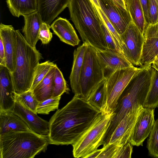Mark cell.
<instances>
[{
	"label": "cell",
	"mask_w": 158,
	"mask_h": 158,
	"mask_svg": "<svg viewBox=\"0 0 158 158\" xmlns=\"http://www.w3.org/2000/svg\"><path fill=\"white\" fill-rule=\"evenodd\" d=\"M102 112L87 101L74 95L65 106L51 118L49 144L73 145L76 143Z\"/></svg>",
	"instance_id": "cell-1"
},
{
	"label": "cell",
	"mask_w": 158,
	"mask_h": 158,
	"mask_svg": "<svg viewBox=\"0 0 158 158\" xmlns=\"http://www.w3.org/2000/svg\"><path fill=\"white\" fill-rule=\"evenodd\" d=\"M71 20L84 43L97 50L108 49L96 7L91 0H70L68 6Z\"/></svg>",
	"instance_id": "cell-2"
},
{
	"label": "cell",
	"mask_w": 158,
	"mask_h": 158,
	"mask_svg": "<svg viewBox=\"0 0 158 158\" xmlns=\"http://www.w3.org/2000/svg\"><path fill=\"white\" fill-rule=\"evenodd\" d=\"M152 72V65L140 67L128 84L118 100L114 115L105 135L108 140L120 121L130 112L143 106L150 86Z\"/></svg>",
	"instance_id": "cell-3"
},
{
	"label": "cell",
	"mask_w": 158,
	"mask_h": 158,
	"mask_svg": "<svg viewBox=\"0 0 158 158\" xmlns=\"http://www.w3.org/2000/svg\"><path fill=\"white\" fill-rule=\"evenodd\" d=\"M48 135L31 130L10 131L0 135V158H33L44 152Z\"/></svg>",
	"instance_id": "cell-4"
},
{
	"label": "cell",
	"mask_w": 158,
	"mask_h": 158,
	"mask_svg": "<svg viewBox=\"0 0 158 158\" xmlns=\"http://www.w3.org/2000/svg\"><path fill=\"white\" fill-rule=\"evenodd\" d=\"M16 31V64L11 73L15 93L19 94L30 89L35 69L42 57L36 48L28 44L19 30Z\"/></svg>",
	"instance_id": "cell-5"
},
{
	"label": "cell",
	"mask_w": 158,
	"mask_h": 158,
	"mask_svg": "<svg viewBox=\"0 0 158 158\" xmlns=\"http://www.w3.org/2000/svg\"><path fill=\"white\" fill-rule=\"evenodd\" d=\"M114 115V112H101L77 142L72 145L74 157L85 158L103 145L105 135Z\"/></svg>",
	"instance_id": "cell-6"
},
{
	"label": "cell",
	"mask_w": 158,
	"mask_h": 158,
	"mask_svg": "<svg viewBox=\"0 0 158 158\" xmlns=\"http://www.w3.org/2000/svg\"><path fill=\"white\" fill-rule=\"evenodd\" d=\"M96 50L93 47L86 44L80 78L78 96L87 101L92 91L105 78Z\"/></svg>",
	"instance_id": "cell-7"
},
{
	"label": "cell",
	"mask_w": 158,
	"mask_h": 158,
	"mask_svg": "<svg viewBox=\"0 0 158 158\" xmlns=\"http://www.w3.org/2000/svg\"><path fill=\"white\" fill-rule=\"evenodd\" d=\"M140 68L134 66L118 69L106 78L107 101L103 112H114L122 92Z\"/></svg>",
	"instance_id": "cell-8"
},
{
	"label": "cell",
	"mask_w": 158,
	"mask_h": 158,
	"mask_svg": "<svg viewBox=\"0 0 158 158\" xmlns=\"http://www.w3.org/2000/svg\"><path fill=\"white\" fill-rule=\"evenodd\" d=\"M123 52L125 58L133 65L139 66V60L145 38L132 21L122 34Z\"/></svg>",
	"instance_id": "cell-9"
},
{
	"label": "cell",
	"mask_w": 158,
	"mask_h": 158,
	"mask_svg": "<svg viewBox=\"0 0 158 158\" xmlns=\"http://www.w3.org/2000/svg\"><path fill=\"white\" fill-rule=\"evenodd\" d=\"M154 109L143 107L134 127L129 142L133 146H143L149 135L155 121Z\"/></svg>",
	"instance_id": "cell-10"
},
{
	"label": "cell",
	"mask_w": 158,
	"mask_h": 158,
	"mask_svg": "<svg viewBox=\"0 0 158 158\" xmlns=\"http://www.w3.org/2000/svg\"><path fill=\"white\" fill-rule=\"evenodd\" d=\"M143 107V106L139 107L125 116L114 129L107 144L116 143L123 146L129 142L139 115Z\"/></svg>",
	"instance_id": "cell-11"
},
{
	"label": "cell",
	"mask_w": 158,
	"mask_h": 158,
	"mask_svg": "<svg viewBox=\"0 0 158 158\" xmlns=\"http://www.w3.org/2000/svg\"><path fill=\"white\" fill-rule=\"evenodd\" d=\"M100 8L120 35L126 31L132 21L127 10L118 8L111 0H99Z\"/></svg>",
	"instance_id": "cell-12"
},
{
	"label": "cell",
	"mask_w": 158,
	"mask_h": 158,
	"mask_svg": "<svg viewBox=\"0 0 158 158\" xmlns=\"http://www.w3.org/2000/svg\"><path fill=\"white\" fill-rule=\"evenodd\" d=\"M15 94L11 72L6 66L0 65V110H13Z\"/></svg>",
	"instance_id": "cell-13"
},
{
	"label": "cell",
	"mask_w": 158,
	"mask_h": 158,
	"mask_svg": "<svg viewBox=\"0 0 158 158\" xmlns=\"http://www.w3.org/2000/svg\"><path fill=\"white\" fill-rule=\"evenodd\" d=\"M96 52L105 78L118 69L134 66L124 56L117 52L109 49L105 50L97 49Z\"/></svg>",
	"instance_id": "cell-14"
},
{
	"label": "cell",
	"mask_w": 158,
	"mask_h": 158,
	"mask_svg": "<svg viewBox=\"0 0 158 158\" xmlns=\"http://www.w3.org/2000/svg\"><path fill=\"white\" fill-rule=\"evenodd\" d=\"M0 38L4 45L6 66L12 73L15 71L16 64L17 41L16 30L12 25L1 23Z\"/></svg>",
	"instance_id": "cell-15"
},
{
	"label": "cell",
	"mask_w": 158,
	"mask_h": 158,
	"mask_svg": "<svg viewBox=\"0 0 158 158\" xmlns=\"http://www.w3.org/2000/svg\"><path fill=\"white\" fill-rule=\"evenodd\" d=\"M12 111L22 118L31 131L41 135H48L49 122L39 117L37 113L16 101Z\"/></svg>",
	"instance_id": "cell-16"
},
{
	"label": "cell",
	"mask_w": 158,
	"mask_h": 158,
	"mask_svg": "<svg viewBox=\"0 0 158 158\" xmlns=\"http://www.w3.org/2000/svg\"><path fill=\"white\" fill-rule=\"evenodd\" d=\"M70 0H37V11L43 22L50 25L68 7Z\"/></svg>",
	"instance_id": "cell-17"
},
{
	"label": "cell",
	"mask_w": 158,
	"mask_h": 158,
	"mask_svg": "<svg viewBox=\"0 0 158 158\" xmlns=\"http://www.w3.org/2000/svg\"><path fill=\"white\" fill-rule=\"evenodd\" d=\"M51 28L60 41L73 46L80 41L74 27L65 18L59 17L51 24Z\"/></svg>",
	"instance_id": "cell-18"
},
{
	"label": "cell",
	"mask_w": 158,
	"mask_h": 158,
	"mask_svg": "<svg viewBox=\"0 0 158 158\" xmlns=\"http://www.w3.org/2000/svg\"><path fill=\"white\" fill-rule=\"evenodd\" d=\"M30 130L25 122L12 110H0V135L10 131Z\"/></svg>",
	"instance_id": "cell-19"
},
{
	"label": "cell",
	"mask_w": 158,
	"mask_h": 158,
	"mask_svg": "<svg viewBox=\"0 0 158 158\" xmlns=\"http://www.w3.org/2000/svg\"><path fill=\"white\" fill-rule=\"evenodd\" d=\"M24 25L22 29L26 41L32 47L36 48L39 39L40 25L43 22L38 12L31 13L23 16Z\"/></svg>",
	"instance_id": "cell-20"
},
{
	"label": "cell",
	"mask_w": 158,
	"mask_h": 158,
	"mask_svg": "<svg viewBox=\"0 0 158 158\" xmlns=\"http://www.w3.org/2000/svg\"><path fill=\"white\" fill-rule=\"evenodd\" d=\"M86 46V43H83L73 52V61L69 80L72 91L77 96L79 94L80 78Z\"/></svg>",
	"instance_id": "cell-21"
},
{
	"label": "cell",
	"mask_w": 158,
	"mask_h": 158,
	"mask_svg": "<svg viewBox=\"0 0 158 158\" xmlns=\"http://www.w3.org/2000/svg\"><path fill=\"white\" fill-rule=\"evenodd\" d=\"M8 8L14 16L19 17L37 11V0H6Z\"/></svg>",
	"instance_id": "cell-22"
},
{
	"label": "cell",
	"mask_w": 158,
	"mask_h": 158,
	"mask_svg": "<svg viewBox=\"0 0 158 158\" xmlns=\"http://www.w3.org/2000/svg\"><path fill=\"white\" fill-rule=\"evenodd\" d=\"M158 55V38H145L139 60V66L152 65Z\"/></svg>",
	"instance_id": "cell-23"
},
{
	"label": "cell",
	"mask_w": 158,
	"mask_h": 158,
	"mask_svg": "<svg viewBox=\"0 0 158 158\" xmlns=\"http://www.w3.org/2000/svg\"><path fill=\"white\" fill-rule=\"evenodd\" d=\"M56 66L52 68L44 78L32 90L34 96L39 102L52 97L53 80Z\"/></svg>",
	"instance_id": "cell-24"
},
{
	"label": "cell",
	"mask_w": 158,
	"mask_h": 158,
	"mask_svg": "<svg viewBox=\"0 0 158 158\" xmlns=\"http://www.w3.org/2000/svg\"><path fill=\"white\" fill-rule=\"evenodd\" d=\"M125 2L132 22L144 35L146 25L143 10L139 0H125Z\"/></svg>",
	"instance_id": "cell-25"
},
{
	"label": "cell",
	"mask_w": 158,
	"mask_h": 158,
	"mask_svg": "<svg viewBox=\"0 0 158 158\" xmlns=\"http://www.w3.org/2000/svg\"><path fill=\"white\" fill-rule=\"evenodd\" d=\"M106 81V78H105L99 83L87 101L102 112L104 110L107 101Z\"/></svg>",
	"instance_id": "cell-26"
},
{
	"label": "cell",
	"mask_w": 158,
	"mask_h": 158,
	"mask_svg": "<svg viewBox=\"0 0 158 158\" xmlns=\"http://www.w3.org/2000/svg\"><path fill=\"white\" fill-rule=\"evenodd\" d=\"M152 68L151 84L143 107L155 109L158 105V70Z\"/></svg>",
	"instance_id": "cell-27"
},
{
	"label": "cell",
	"mask_w": 158,
	"mask_h": 158,
	"mask_svg": "<svg viewBox=\"0 0 158 158\" xmlns=\"http://www.w3.org/2000/svg\"><path fill=\"white\" fill-rule=\"evenodd\" d=\"M56 65V64L49 60L39 63L35 69L30 90H32L44 78L51 69Z\"/></svg>",
	"instance_id": "cell-28"
},
{
	"label": "cell",
	"mask_w": 158,
	"mask_h": 158,
	"mask_svg": "<svg viewBox=\"0 0 158 158\" xmlns=\"http://www.w3.org/2000/svg\"><path fill=\"white\" fill-rule=\"evenodd\" d=\"M53 89L52 97L61 96L64 93H68L69 90L63 74L56 66L53 80Z\"/></svg>",
	"instance_id": "cell-29"
},
{
	"label": "cell",
	"mask_w": 158,
	"mask_h": 158,
	"mask_svg": "<svg viewBox=\"0 0 158 158\" xmlns=\"http://www.w3.org/2000/svg\"><path fill=\"white\" fill-rule=\"evenodd\" d=\"M15 98V101L37 113V108L39 102L34 96L32 90H29L19 94L16 93Z\"/></svg>",
	"instance_id": "cell-30"
},
{
	"label": "cell",
	"mask_w": 158,
	"mask_h": 158,
	"mask_svg": "<svg viewBox=\"0 0 158 158\" xmlns=\"http://www.w3.org/2000/svg\"><path fill=\"white\" fill-rule=\"evenodd\" d=\"M61 96L52 97L39 102L37 108V113L48 114L52 111L58 109Z\"/></svg>",
	"instance_id": "cell-31"
},
{
	"label": "cell",
	"mask_w": 158,
	"mask_h": 158,
	"mask_svg": "<svg viewBox=\"0 0 158 158\" xmlns=\"http://www.w3.org/2000/svg\"><path fill=\"white\" fill-rule=\"evenodd\" d=\"M147 147L151 156L158 158V118L155 121L149 135Z\"/></svg>",
	"instance_id": "cell-32"
},
{
	"label": "cell",
	"mask_w": 158,
	"mask_h": 158,
	"mask_svg": "<svg viewBox=\"0 0 158 158\" xmlns=\"http://www.w3.org/2000/svg\"><path fill=\"white\" fill-rule=\"evenodd\" d=\"M97 8L106 27L113 37L116 45L124 56L122 50V42L120 35L118 33L101 9L97 7Z\"/></svg>",
	"instance_id": "cell-33"
},
{
	"label": "cell",
	"mask_w": 158,
	"mask_h": 158,
	"mask_svg": "<svg viewBox=\"0 0 158 158\" xmlns=\"http://www.w3.org/2000/svg\"><path fill=\"white\" fill-rule=\"evenodd\" d=\"M98 13L101 20V26L104 39L107 44L108 49L117 52L124 56L116 45L113 37L106 27L99 12Z\"/></svg>",
	"instance_id": "cell-34"
},
{
	"label": "cell",
	"mask_w": 158,
	"mask_h": 158,
	"mask_svg": "<svg viewBox=\"0 0 158 158\" xmlns=\"http://www.w3.org/2000/svg\"><path fill=\"white\" fill-rule=\"evenodd\" d=\"M51 26L47 23L43 22L41 23L39 32V39L44 44H47L51 40L52 34L51 32Z\"/></svg>",
	"instance_id": "cell-35"
},
{
	"label": "cell",
	"mask_w": 158,
	"mask_h": 158,
	"mask_svg": "<svg viewBox=\"0 0 158 158\" xmlns=\"http://www.w3.org/2000/svg\"><path fill=\"white\" fill-rule=\"evenodd\" d=\"M118 143H108L103 145L102 151L98 158H114L119 147Z\"/></svg>",
	"instance_id": "cell-36"
},
{
	"label": "cell",
	"mask_w": 158,
	"mask_h": 158,
	"mask_svg": "<svg viewBox=\"0 0 158 158\" xmlns=\"http://www.w3.org/2000/svg\"><path fill=\"white\" fill-rule=\"evenodd\" d=\"M148 9L150 24H153L158 22V2L157 0H148Z\"/></svg>",
	"instance_id": "cell-37"
},
{
	"label": "cell",
	"mask_w": 158,
	"mask_h": 158,
	"mask_svg": "<svg viewBox=\"0 0 158 158\" xmlns=\"http://www.w3.org/2000/svg\"><path fill=\"white\" fill-rule=\"evenodd\" d=\"M132 151V145L128 142L119 147L114 158H131Z\"/></svg>",
	"instance_id": "cell-38"
},
{
	"label": "cell",
	"mask_w": 158,
	"mask_h": 158,
	"mask_svg": "<svg viewBox=\"0 0 158 158\" xmlns=\"http://www.w3.org/2000/svg\"><path fill=\"white\" fill-rule=\"evenodd\" d=\"M144 36L145 38L155 37L158 38V22L149 25L145 30Z\"/></svg>",
	"instance_id": "cell-39"
},
{
	"label": "cell",
	"mask_w": 158,
	"mask_h": 158,
	"mask_svg": "<svg viewBox=\"0 0 158 158\" xmlns=\"http://www.w3.org/2000/svg\"><path fill=\"white\" fill-rule=\"evenodd\" d=\"M139 1L143 10L147 28L150 24L148 14V0H139Z\"/></svg>",
	"instance_id": "cell-40"
},
{
	"label": "cell",
	"mask_w": 158,
	"mask_h": 158,
	"mask_svg": "<svg viewBox=\"0 0 158 158\" xmlns=\"http://www.w3.org/2000/svg\"><path fill=\"white\" fill-rule=\"evenodd\" d=\"M0 65L6 66V56L3 42L0 38Z\"/></svg>",
	"instance_id": "cell-41"
},
{
	"label": "cell",
	"mask_w": 158,
	"mask_h": 158,
	"mask_svg": "<svg viewBox=\"0 0 158 158\" xmlns=\"http://www.w3.org/2000/svg\"><path fill=\"white\" fill-rule=\"evenodd\" d=\"M118 8L123 10H127L125 0H111Z\"/></svg>",
	"instance_id": "cell-42"
},
{
	"label": "cell",
	"mask_w": 158,
	"mask_h": 158,
	"mask_svg": "<svg viewBox=\"0 0 158 158\" xmlns=\"http://www.w3.org/2000/svg\"><path fill=\"white\" fill-rule=\"evenodd\" d=\"M102 151V148L97 149L90 154L87 156L85 158H98Z\"/></svg>",
	"instance_id": "cell-43"
},
{
	"label": "cell",
	"mask_w": 158,
	"mask_h": 158,
	"mask_svg": "<svg viewBox=\"0 0 158 158\" xmlns=\"http://www.w3.org/2000/svg\"><path fill=\"white\" fill-rule=\"evenodd\" d=\"M152 67L158 69V55L156 58L153 64H152Z\"/></svg>",
	"instance_id": "cell-44"
},
{
	"label": "cell",
	"mask_w": 158,
	"mask_h": 158,
	"mask_svg": "<svg viewBox=\"0 0 158 158\" xmlns=\"http://www.w3.org/2000/svg\"><path fill=\"white\" fill-rule=\"evenodd\" d=\"M94 5L97 7L100 8L99 0H91Z\"/></svg>",
	"instance_id": "cell-45"
},
{
	"label": "cell",
	"mask_w": 158,
	"mask_h": 158,
	"mask_svg": "<svg viewBox=\"0 0 158 158\" xmlns=\"http://www.w3.org/2000/svg\"><path fill=\"white\" fill-rule=\"evenodd\" d=\"M156 68V69H158V68Z\"/></svg>",
	"instance_id": "cell-46"
},
{
	"label": "cell",
	"mask_w": 158,
	"mask_h": 158,
	"mask_svg": "<svg viewBox=\"0 0 158 158\" xmlns=\"http://www.w3.org/2000/svg\"><path fill=\"white\" fill-rule=\"evenodd\" d=\"M157 107H158V106H157Z\"/></svg>",
	"instance_id": "cell-47"
},
{
	"label": "cell",
	"mask_w": 158,
	"mask_h": 158,
	"mask_svg": "<svg viewBox=\"0 0 158 158\" xmlns=\"http://www.w3.org/2000/svg\"><path fill=\"white\" fill-rule=\"evenodd\" d=\"M158 2V0H157Z\"/></svg>",
	"instance_id": "cell-48"
},
{
	"label": "cell",
	"mask_w": 158,
	"mask_h": 158,
	"mask_svg": "<svg viewBox=\"0 0 158 158\" xmlns=\"http://www.w3.org/2000/svg\"><path fill=\"white\" fill-rule=\"evenodd\" d=\"M155 69H156V68H155ZM157 70H158V69H157Z\"/></svg>",
	"instance_id": "cell-49"
}]
</instances>
